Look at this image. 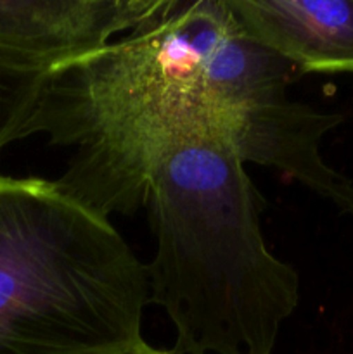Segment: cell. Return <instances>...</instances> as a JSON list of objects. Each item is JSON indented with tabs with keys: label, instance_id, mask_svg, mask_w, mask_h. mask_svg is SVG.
Instances as JSON below:
<instances>
[{
	"label": "cell",
	"instance_id": "cell-1",
	"mask_svg": "<svg viewBox=\"0 0 353 354\" xmlns=\"http://www.w3.org/2000/svg\"><path fill=\"white\" fill-rule=\"evenodd\" d=\"M225 0H161L125 37L48 73L26 137L75 147L59 187L109 218L145 206L159 161L180 137L224 131L206 55Z\"/></svg>",
	"mask_w": 353,
	"mask_h": 354
},
{
	"label": "cell",
	"instance_id": "cell-2",
	"mask_svg": "<svg viewBox=\"0 0 353 354\" xmlns=\"http://www.w3.org/2000/svg\"><path fill=\"white\" fill-rule=\"evenodd\" d=\"M260 201L221 131L183 135L152 173L145 270L149 303L175 328L170 354H273L300 277L266 248Z\"/></svg>",
	"mask_w": 353,
	"mask_h": 354
},
{
	"label": "cell",
	"instance_id": "cell-3",
	"mask_svg": "<svg viewBox=\"0 0 353 354\" xmlns=\"http://www.w3.org/2000/svg\"><path fill=\"white\" fill-rule=\"evenodd\" d=\"M147 270L55 180L0 175V354H141Z\"/></svg>",
	"mask_w": 353,
	"mask_h": 354
},
{
	"label": "cell",
	"instance_id": "cell-4",
	"mask_svg": "<svg viewBox=\"0 0 353 354\" xmlns=\"http://www.w3.org/2000/svg\"><path fill=\"white\" fill-rule=\"evenodd\" d=\"M294 73L293 64L246 37L232 14L206 55L211 100L237 158L279 169L353 214V182L320 154L322 138L343 116L291 99Z\"/></svg>",
	"mask_w": 353,
	"mask_h": 354
},
{
	"label": "cell",
	"instance_id": "cell-5",
	"mask_svg": "<svg viewBox=\"0 0 353 354\" xmlns=\"http://www.w3.org/2000/svg\"><path fill=\"white\" fill-rule=\"evenodd\" d=\"M161 0H0V66L45 73L99 50Z\"/></svg>",
	"mask_w": 353,
	"mask_h": 354
},
{
	"label": "cell",
	"instance_id": "cell-6",
	"mask_svg": "<svg viewBox=\"0 0 353 354\" xmlns=\"http://www.w3.org/2000/svg\"><path fill=\"white\" fill-rule=\"evenodd\" d=\"M239 30L298 73L353 75V0H227Z\"/></svg>",
	"mask_w": 353,
	"mask_h": 354
},
{
	"label": "cell",
	"instance_id": "cell-7",
	"mask_svg": "<svg viewBox=\"0 0 353 354\" xmlns=\"http://www.w3.org/2000/svg\"><path fill=\"white\" fill-rule=\"evenodd\" d=\"M48 75L0 66V151L26 138V128Z\"/></svg>",
	"mask_w": 353,
	"mask_h": 354
},
{
	"label": "cell",
	"instance_id": "cell-8",
	"mask_svg": "<svg viewBox=\"0 0 353 354\" xmlns=\"http://www.w3.org/2000/svg\"><path fill=\"white\" fill-rule=\"evenodd\" d=\"M141 354H170V353L168 351H156V349L147 348V349H145V351H142Z\"/></svg>",
	"mask_w": 353,
	"mask_h": 354
}]
</instances>
